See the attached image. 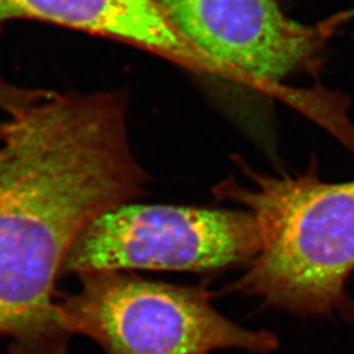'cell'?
<instances>
[{
    "label": "cell",
    "instance_id": "cell-8",
    "mask_svg": "<svg viewBox=\"0 0 354 354\" xmlns=\"http://www.w3.org/2000/svg\"><path fill=\"white\" fill-rule=\"evenodd\" d=\"M353 20L354 7H352V8H349V10H345V11H342V12L335 13V15L329 16L326 20L320 21V24L324 26V28L328 30L329 33L335 35L339 28H342V26H345V24L353 21Z\"/></svg>",
    "mask_w": 354,
    "mask_h": 354
},
{
    "label": "cell",
    "instance_id": "cell-7",
    "mask_svg": "<svg viewBox=\"0 0 354 354\" xmlns=\"http://www.w3.org/2000/svg\"><path fill=\"white\" fill-rule=\"evenodd\" d=\"M55 91L49 89L26 88L8 83L0 77V112L13 117L21 113L35 104L46 100ZM8 130V118L0 121V143Z\"/></svg>",
    "mask_w": 354,
    "mask_h": 354
},
{
    "label": "cell",
    "instance_id": "cell-1",
    "mask_svg": "<svg viewBox=\"0 0 354 354\" xmlns=\"http://www.w3.org/2000/svg\"><path fill=\"white\" fill-rule=\"evenodd\" d=\"M124 91L59 93L8 118L0 143V339L8 354H68L57 281L79 236L138 200Z\"/></svg>",
    "mask_w": 354,
    "mask_h": 354
},
{
    "label": "cell",
    "instance_id": "cell-5",
    "mask_svg": "<svg viewBox=\"0 0 354 354\" xmlns=\"http://www.w3.org/2000/svg\"><path fill=\"white\" fill-rule=\"evenodd\" d=\"M261 231L245 209L122 203L97 216L68 253L62 279L95 272H194L245 268Z\"/></svg>",
    "mask_w": 354,
    "mask_h": 354
},
{
    "label": "cell",
    "instance_id": "cell-2",
    "mask_svg": "<svg viewBox=\"0 0 354 354\" xmlns=\"http://www.w3.org/2000/svg\"><path fill=\"white\" fill-rule=\"evenodd\" d=\"M236 165L248 185L230 177L213 192L256 216L261 248L226 291L299 317L353 320L354 181H323L315 163L297 175L259 172L239 156Z\"/></svg>",
    "mask_w": 354,
    "mask_h": 354
},
{
    "label": "cell",
    "instance_id": "cell-4",
    "mask_svg": "<svg viewBox=\"0 0 354 354\" xmlns=\"http://www.w3.org/2000/svg\"><path fill=\"white\" fill-rule=\"evenodd\" d=\"M177 32L203 54L214 77L301 102L323 125H346L342 100L301 92L286 82L315 75L333 35L283 11L281 0H153Z\"/></svg>",
    "mask_w": 354,
    "mask_h": 354
},
{
    "label": "cell",
    "instance_id": "cell-3",
    "mask_svg": "<svg viewBox=\"0 0 354 354\" xmlns=\"http://www.w3.org/2000/svg\"><path fill=\"white\" fill-rule=\"evenodd\" d=\"M59 299L66 329L100 345L104 354H212L244 349L269 354L279 339L223 317L206 285L183 286L127 272H95Z\"/></svg>",
    "mask_w": 354,
    "mask_h": 354
},
{
    "label": "cell",
    "instance_id": "cell-6",
    "mask_svg": "<svg viewBox=\"0 0 354 354\" xmlns=\"http://www.w3.org/2000/svg\"><path fill=\"white\" fill-rule=\"evenodd\" d=\"M11 20H37L109 38L214 77L206 58L153 0H0V29Z\"/></svg>",
    "mask_w": 354,
    "mask_h": 354
}]
</instances>
